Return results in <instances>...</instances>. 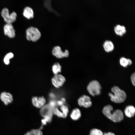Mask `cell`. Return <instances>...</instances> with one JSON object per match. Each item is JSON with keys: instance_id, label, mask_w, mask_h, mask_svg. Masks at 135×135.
<instances>
[{"instance_id": "1", "label": "cell", "mask_w": 135, "mask_h": 135, "mask_svg": "<svg viewBox=\"0 0 135 135\" xmlns=\"http://www.w3.org/2000/svg\"><path fill=\"white\" fill-rule=\"evenodd\" d=\"M113 110L112 106L108 105L104 107L102 112L107 118L114 122H120L124 118L122 111L117 109L112 112Z\"/></svg>"}, {"instance_id": "2", "label": "cell", "mask_w": 135, "mask_h": 135, "mask_svg": "<svg viewBox=\"0 0 135 135\" xmlns=\"http://www.w3.org/2000/svg\"><path fill=\"white\" fill-rule=\"evenodd\" d=\"M111 91L113 93L109 92L108 95L113 102L116 103H120L123 102L126 100V95L125 92L118 86H113L111 89Z\"/></svg>"}, {"instance_id": "3", "label": "cell", "mask_w": 135, "mask_h": 135, "mask_svg": "<svg viewBox=\"0 0 135 135\" xmlns=\"http://www.w3.org/2000/svg\"><path fill=\"white\" fill-rule=\"evenodd\" d=\"M26 38L29 40L36 42L39 40L41 36V33L36 28L30 27L26 30Z\"/></svg>"}, {"instance_id": "4", "label": "cell", "mask_w": 135, "mask_h": 135, "mask_svg": "<svg viewBox=\"0 0 135 135\" xmlns=\"http://www.w3.org/2000/svg\"><path fill=\"white\" fill-rule=\"evenodd\" d=\"M87 89L88 92L91 95L94 96L100 94L101 87L98 81L96 80H93L89 83L87 86Z\"/></svg>"}, {"instance_id": "5", "label": "cell", "mask_w": 135, "mask_h": 135, "mask_svg": "<svg viewBox=\"0 0 135 135\" xmlns=\"http://www.w3.org/2000/svg\"><path fill=\"white\" fill-rule=\"evenodd\" d=\"M1 15L4 21L7 23L11 24L14 22L16 19L17 14L16 12H13L9 14L8 9L6 8H4L1 12Z\"/></svg>"}, {"instance_id": "6", "label": "cell", "mask_w": 135, "mask_h": 135, "mask_svg": "<svg viewBox=\"0 0 135 135\" xmlns=\"http://www.w3.org/2000/svg\"><path fill=\"white\" fill-rule=\"evenodd\" d=\"M66 81V78L64 76L58 74L54 75L51 79L52 84L56 88H58L62 86Z\"/></svg>"}, {"instance_id": "7", "label": "cell", "mask_w": 135, "mask_h": 135, "mask_svg": "<svg viewBox=\"0 0 135 135\" xmlns=\"http://www.w3.org/2000/svg\"><path fill=\"white\" fill-rule=\"evenodd\" d=\"M52 52V54L58 58L67 57L69 55L68 51L66 50L64 52H62L60 47L59 46H55L53 48Z\"/></svg>"}, {"instance_id": "8", "label": "cell", "mask_w": 135, "mask_h": 135, "mask_svg": "<svg viewBox=\"0 0 135 135\" xmlns=\"http://www.w3.org/2000/svg\"><path fill=\"white\" fill-rule=\"evenodd\" d=\"M78 103L80 106L86 108L90 107L92 104L90 98L85 95L82 96L78 98Z\"/></svg>"}, {"instance_id": "9", "label": "cell", "mask_w": 135, "mask_h": 135, "mask_svg": "<svg viewBox=\"0 0 135 135\" xmlns=\"http://www.w3.org/2000/svg\"><path fill=\"white\" fill-rule=\"evenodd\" d=\"M32 102L34 106L38 108H41L45 105L46 100L43 96H34L32 98Z\"/></svg>"}, {"instance_id": "10", "label": "cell", "mask_w": 135, "mask_h": 135, "mask_svg": "<svg viewBox=\"0 0 135 135\" xmlns=\"http://www.w3.org/2000/svg\"><path fill=\"white\" fill-rule=\"evenodd\" d=\"M4 28L5 34L11 38L15 36V30L11 24L6 23L4 25Z\"/></svg>"}, {"instance_id": "11", "label": "cell", "mask_w": 135, "mask_h": 135, "mask_svg": "<svg viewBox=\"0 0 135 135\" xmlns=\"http://www.w3.org/2000/svg\"><path fill=\"white\" fill-rule=\"evenodd\" d=\"M0 99L6 105L12 102L13 100L12 96L11 94L6 92H3L1 94Z\"/></svg>"}, {"instance_id": "12", "label": "cell", "mask_w": 135, "mask_h": 135, "mask_svg": "<svg viewBox=\"0 0 135 135\" xmlns=\"http://www.w3.org/2000/svg\"><path fill=\"white\" fill-rule=\"evenodd\" d=\"M114 30L116 34L121 36L125 34L126 31L125 26L119 24H117L114 26Z\"/></svg>"}, {"instance_id": "13", "label": "cell", "mask_w": 135, "mask_h": 135, "mask_svg": "<svg viewBox=\"0 0 135 135\" xmlns=\"http://www.w3.org/2000/svg\"><path fill=\"white\" fill-rule=\"evenodd\" d=\"M103 46L105 51L108 52L113 51L114 48V46L113 42L110 40H106L104 41Z\"/></svg>"}, {"instance_id": "14", "label": "cell", "mask_w": 135, "mask_h": 135, "mask_svg": "<svg viewBox=\"0 0 135 135\" xmlns=\"http://www.w3.org/2000/svg\"><path fill=\"white\" fill-rule=\"evenodd\" d=\"M124 112L126 115L128 117L131 118L133 117L135 114V108L132 106L129 105L126 107Z\"/></svg>"}, {"instance_id": "15", "label": "cell", "mask_w": 135, "mask_h": 135, "mask_svg": "<svg viewBox=\"0 0 135 135\" xmlns=\"http://www.w3.org/2000/svg\"><path fill=\"white\" fill-rule=\"evenodd\" d=\"M81 115V112L80 109L78 108H76L72 110L70 114V116L72 120H76L80 118Z\"/></svg>"}, {"instance_id": "16", "label": "cell", "mask_w": 135, "mask_h": 135, "mask_svg": "<svg viewBox=\"0 0 135 135\" xmlns=\"http://www.w3.org/2000/svg\"><path fill=\"white\" fill-rule=\"evenodd\" d=\"M23 14L24 16L28 19L32 18L34 17V12L32 9L28 6H26L24 8Z\"/></svg>"}, {"instance_id": "17", "label": "cell", "mask_w": 135, "mask_h": 135, "mask_svg": "<svg viewBox=\"0 0 135 135\" xmlns=\"http://www.w3.org/2000/svg\"><path fill=\"white\" fill-rule=\"evenodd\" d=\"M61 66L58 62L54 63L52 66V70L54 75L58 74L61 72Z\"/></svg>"}, {"instance_id": "18", "label": "cell", "mask_w": 135, "mask_h": 135, "mask_svg": "<svg viewBox=\"0 0 135 135\" xmlns=\"http://www.w3.org/2000/svg\"><path fill=\"white\" fill-rule=\"evenodd\" d=\"M60 109L63 115L64 118H66L69 112L68 107L66 106L63 105L60 106Z\"/></svg>"}, {"instance_id": "19", "label": "cell", "mask_w": 135, "mask_h": 135, "mask_svg": "<svg viewBox=\"0 0 135 135\" xmlns=\"http://www.w3.org/2000/svg\"><path fill=\"white\" fill-rule=\"evenodd\" d=\"M14 56V54L12 52L7 54L4 57V63L6 65L8 64L10 62V59L12 58Z\"/></svg>"}, {"instance_id": "20", "label": "cell", "mask_w": 135, "mask_h": 135, "mask_svg": "<svg viewBox=\"0 0 135 135\" xmlns=\"http://www.w3.org/2000/svg\"><path fill=\"white\" fill-rule=\"evenodd\" d=\"M90 135H103V133L100 130L97 128H94L90 130Z\"/></svg>"}, {"instance_id": "21", "label": "cell", "mask_w": 135, "mask_h": 135, "mask_svg": "<svg viewBox=\"0 0 135 135\" xmlns=\"http://www.w3.org/2000/svg\"><path fill=\"white\" fill-rule=\"evenodd\" d=\"M120 64L122 66L126 67L128 65V58L122 57L120 59Z\"/></svg>"}, {"instance_id": "22", "label": "cell", "mask_w": 135, "mask_h": 135, "mask_svg": "<svg viewBox=\"0 0 135 135\" xmlns=\"http://www.w3.org/2000/svg\"><path fill=\"white\" fill-rule=\"evenodd\" d=\"M30 135H42V132L39 129H32L30 131Z\"/></svg>"}, {"instance_id": "23", "label": "cell", "mask_w": 135, "mask_h": 135, "mask_svg": "<svg viewBox=\"0 0 135 135\" xmlns=\"http://www.w3.org/2000/svg\"><path fill=\"white\" fill-rule=\"evenodd\" d=\"M53 113L58 117L63 118L62 113L58 108H56L54 109Z\"/></svg>"}, {"instance_id": "24", "label": "cell", "mask_w": 135, "mask_h": 135, "mask_svg": "<svg viewBox=\"0 0 135 135\" xmlns=\"http://www.w3.org/2000/svg\"><path fill=\"white\" fill-rule=\"evenodd\" d=\"M131 82L132 84L134 86L135 85V74L134 72L132 74L131 76Z\"/></svg>"}, {"instance_id": "25", "label": "cell", "mask_w": 135, "mask_h": 135, "mask_svg": "<svg viewBox=\"0 0 135 135\" xmlns=\"http://www.w3.org/2000/svg\"><path fill=\"white\" fill-rule=\"evenodd\" d=\"M103 135H115V134L112 132H109L107 133H104L103 134Z\"/></svg>"}, {"instance_id": "26", "label": "cell", "mask_w": 135, "mask_h": 135, "mask_svg": "<svg viewBox=\"0 0 135 135\" xmlns=\"http://www.w3.org/2000/svg\"><path fill=\"white\" fill-rule=\"evenodd\" d=\"M58 104L60 106L63 105V102L62 101H58L57 102Z\"/></svg>"}, {"instance_id": "27", "label": "cell", "mask_w": 135, "mask_h": 135, "mask_svg": "<svg viewBox=\"0 0 135 135\" xmlns=\"http://www.w3.org/2000/svg\"><path fill=\"white\" fill-rule=\"evenodd\" d=\"M24 135H30L29 131L27 132Z\"/></svg>"}, {"instance_id": "28", "label": "cell", "mask_w": 135, "mask_h": 135, "mask_svg": "<svg viewBox=\"0 0 135 135\" xmlns=\"http://www.w3.org/2000/svg\"><path fill=\"white\" fill-rule=\"evenodd\" d=\"M65 99L64 98H62V101L63 102H64L65 101Z\"/></svg>"}]
</instances>
